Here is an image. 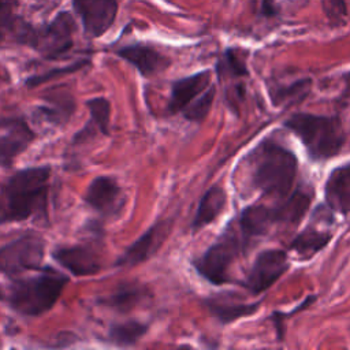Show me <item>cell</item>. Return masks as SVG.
Here are the masks:
<instances>
[{
  "label": "cell",
  "instance_id": "29",
  "mask_svg": "<svg viewBox=\"0 0 350 350\" xmlns=\"http://www.w3.org/2000/svg\"><path fill=\"white\" fill-rule=\"evenodd\" d=\"M215 86H209L196 101H193L182 113L190 122H201L209 113L215 100Z\"/></svg>",
  "mask_w": 350,
  "mask_h": 350
},
{
  "label": "cell",
  "instance_id": "17",
  "mask_svg": "<svg viewBox=\"0 0 350 350\" xmlns=\"http://www.w3.org/2000/svg\"><path fill=\"white\" fill-rule=\"evenodd\" d=\"M116 53L118 56L129 62L131 66H134L144 77H150L160 72L170 63V60L165 56H163L159 51L144 44L122 46L116 51Z\"/></svg>",
  "mask_w": 350,
  "mask_h": 350
},
{
  "label": "cell",
  "instance_id": "11",
  "mask_svg": "<svg viewBox=\"0 0 350 350\" xmlns=\"http://www.w3.org/2000/svg\"><path fill=\"white\" fill-rule=\"evenodd\" d=\"M170 232V220H161L154 223L124 250V253L116 260L115 264L119 267H133L146 261L161 247Z\"/></svg>",
  "mask_w": 350,
  "mask_h": 350
},
{
  "label": "cell",
  "instance_id": "28",
  "mask_svg": "<svg viewBox=\"0 0 350 350\" xmlns=\"http://www.w3.org/2000/svg\"><path fill=\"white\" fill-rule=\"evenodd\" d=\"M217 74L220 78H235V77H245L247 75V68L245 62L237 55L235 51L227 49L220 60L217 62Z\"/></svg>",
  "mask_w": 350,
  "mask_h": 350
},
{
  "label": "cell",
  "instance_id": "4",
  "mask_svg": "<svg viewBox=\"0 0 350 350\" xmlns=\"http://www.w3.org/2000/svg\"><path fill=\"white\" fill-rule=\"evenodd\" d=\"M40 271L38 275L14 280L10 287V305L23 316L37 317L52 309L68 282L66 275L51 267Z\"/></svg>",
  "mask_w": 350,
  "mask_h": 350
},
{
  "label": "cell",
  "instance_id": "23",
  "mask_svg": "<svg viewBox=\"0 0 350 350\" xmlns=\"http://www.w3.org/2000/svg\"><path fill=\"white\" fill-rule=\"evenodd\" d=\"M148 297V290L137 283H122L107 298L105 304L120 313H127Z\"/></svg>",
  "mask_w": 350,
  "mask_h": 350
},
{
  "label": "cell",
  "instance_id": "6",
  "mask_svg": "<svg viewBox=\"0 0 350 350\" xmlns=\"http://www.w3.org/2000/svg\"><path fill=\"white\" fill-rule=\"evenodd\" d=\"M75 22L71 14L60 11L56 16L42 25L29 30L25 45L33 48L48 59H55L68 52L74 45Z\"/></svg>",
  "mask_w": 350,
  "mask_h": 350
},
{
  "label": "cell",
  "instance_id": "3",
  "mask_svg": "<svg viewBox=\"0 0 350 350\" xmlns=\"http://www.w3.org/2000/svg\"><path fill=\"white\" fill-rule=\"evenodd\" d=\"M284 126L301 139L314 161L335 157L345 145V130L340 119L335 116L298 112L291 115Z\"/></svg>",
  "mask_w": 350,
  "mask_h": 350
},
{
  "label": "cell",
  "instance_id": "30",
  "mask_svg": "<svg viewBox=\"0 0 350 350\" xmlns=\"http://www.w3.org/2000/svg\"><path fill=\"white\" fill-rule=\"evenodd\" d=\"M86 64H89V60L86 59H82V60H78L75 63H71L68 66H64V67H56V68H52L44 74H40V75H31L26 79L25 85L29 86V88H36V86H40L42 83H46L57 77H62V75H68V74H72L81 68H83Z\"/></svg>",
  "mask_w": 350,
  "mask_h": 350
},
{
  "label": "cell",
  "instance_id": "13",
  "mask_svg": "<svg viewBox=\"0 0 350 350\" xmlns=\"http://www.w3.org/2000/svg\"><path fill=\"white\" fill-rule=\"evenodd\" d=\"M52 257L59 265L75 276L94 275L101 268L98 254L86 245L59 246L52 252Z\"/></svg>",
  "mask_w": 350,
  "mask_h": 350
},
{
  "label": "cell",
  "instance_id": "12",
  "mask_svg": "<svg viewBox=\"0 0 350 350\" xmlns=\"http://www.w3.org/2000/svg\"><path fill=\"white\" fill-rule=\"evenodd\" d=\"M85 202L105 216L116 215L124 204V197L118 182L108 175L94 178L83 196Z\"/></svg>",
  "mask_w": 350,
  "mask_h": 350
},
{
  "label": "cell",
  "instance_id": "22",
  "mask_svg": "<svg viewBox=\"0 0 350 350\" xmlns=\"http://www.w3.org/2000/svg\"><path fill=\"white\" fill-rule=\"evenodd\" d=\"M205 305L211 313L224 324L231 323L239 317L249 316L258 309V304H241L237 301L226 299L224 297L209 298L205 301Z\"/></svg>",
  "mask_w": 350,
  "mask_h": 350
},
{
  "label": "cell",
  "instance_id": "26",
  "mask_svg": "<svg viewBox=\"0 0 350 350\" xmlns=\"http://www.w3.org/2000/svg\"><path fill=\"white\" fill-rule=\"evenodd\" d=\"M148 331V325L135 320L112 324L109 328V340L118 346H131L137 343Z\"/></svg>",
  "mask_w": 350,
  "mask_h": 350
},
{
  "label": "cell",
  "instance_id": "21",
  "mask_svg": "<svg viewBox=\"0 0 350 350\" xmlns=\"http://www.w3.org/2000/svg\"><path fill=\"white\" fill-rule=\"evenodd\" d=\"M331 238L332 234L328 231H321L314 227H306L291 241L290 249L306 260L324 249L329 243Z\"/></svg>",
  "mask_w": 350,
  "mask_h": 350
},
{
  "label": "cell",
  "instance_id": "15",
  "mask_svg": "<svg viewBox=\"0 0 350 350\" xmlns=\"http://www.w3.org/2000/svg\"><path fill=\"white\" fill-rule=\"evenodd\" d=\"M275 223H278L275 208L264 205H250L241 212L235 227L247 246V243L253 238L267 234Z\"/></svg>",
  "mask_w": 350,
  "mask_h": 350
},
{
  "label": "cell",
  "instance_id": "18",
  "mask_svg": "<svg viewBox=\"0 0 350 350\" xmlns=\"http://www.w3.org/2000/svg\"><path fill=\"white\" fill-rule=\"evenodd\" d=\"M16 8L15 0H0V45L7 42L25 45L31 25L18 15Z\"/></svg>",
  "mask_w": 350,
  "mask_h": 350
},
{
  "label": "cell",
  "instance_id": "10",
  "mask_svg": "<svg viewBox=\"0 0 350 350\" xmlns=\"http://www.w3.org/2000/svg\"><path fill=\"white\" fill-rule=\"evenodd\" d=\"M36 135L22 118L0 119V165L8 168L23 153Z\"/></svg>",
  "mask_w": 350,
  "mask_h": 350
},
{
  "label": "cell",
  "instance_id": "9",
  "mask_svg": "<svg viewBox=\"0 0 350 350\" xmlns=\"http://www.w3.org/2000/svg\"><path fill=\"white\" fill-rule=\"evenodd\" d=\"M288 269L287 253L280 249H269L261 252L246 280V288L253 294H260L269 288Z\"/></svg>",
  "mask_w": 350,
  "mask_h": 350
},
{
  "label": "cell",
  "instance_id": "25",
  "mask_svg": "<svg viewBox=\"0 0 350 350\" xmlns=\"http://www.w3.org/2000/svg\"><path fill=\"white\" fill-rule=\"evenodd\" d=\"M309 205L310 196L308 193L301 190L290 193V197H286L284 201L275 208L278 223L297 224L308 212Z\"/></svg>",
  "mask_w": 350,
  "mask_h": 350
},
{
  "label": "cell",
  "instance_id": "19",
  "mask_svg": "<svg viewBox=\"0 0 350 350\" xmlns=\"http://www.w3.org/2000/svg\"><path fill=\"white\" fill-rule=\"evenodd\" d=\"M90 120L83 129H81L72 138V142H85L90 139L94 134L101 133L103 135L109 134V115L111 104L105 97H93L86 103Z\"/></svg>",
  "mask_w": 350,
  "mask_h": 350
},
{
  "label": "cell",
  "instance_id": "5",
  "mask_svg": "<svg viewBox=\"0 0 350 350\" xmlns=\"http://www.w3.org/2000/svg\"><path fill=\"white\" fill-rule=\"evenodd\" d=\"M246 249V243L241 238L232 223L226 228L221 237L198 258L193 260L196 271L212 284H224L228 282V271L235 257Z\"/></svg>",
  "mask_w": 350,
  "mask_h": 350
},
{
  "label": "cell",
  "instance_id": "16",
  "mask_svg": "<svg viewBox=\"0 0 350 350\" xmlns=\"http://www.w3.org/2000/svg\"><path fill=\"white\" fill-rule=\"evenodd\" d=\"M327 206L340 215L350 213V163L335 167L325 182Z\"/></svg>",
  "mask_w": 350,
  "mask_h": 350
},
{
  "label": "cell",
  "instance_id": "31",
  "mask_svg": "<svg viewBox=\"0 0 350 350\" xmlns=\"http://www.w3.org/2000/svg\"><path fill=\"white\" fill-rule=\"evenodd\" d=\"M323 11L332 25H342L347 16L345 0H323Z\"/></svg>",
  "mask_w": 350,
  "mask_h": 350
},
{
  "label": "cell",
  "instance_id": "32",
  "mask_svg": "<svg viewBox=\"0 0 350 350\" xmlns=\"http://www.w3.org/2000/svg\"><path fill=\"white\" fill-rule=\"evenodd\" d=\"M4 298V294H3V291H1V288H0V299H3Z\"/></svg>",
  "mask_w": 350,
  "mask_h": 350
},
{
  "label": "cell",
  "instance_id": "7",
  "mask_svg": "<svg viewBox=\"0 0 350 350\" xmlns=\"http://www.w3.org/2000/svg\"><path fill=\"white\" fill-rule=\"evenodd\" d=\"M45 243L33 234L23 235L0 247V272L16 276L27 271H38L44 260Z\"/></svg>",
  "mask_w": 350,
  "mask_h": 350
},
{
  "label": "cell",
  "instance_id": "14",
  "mask_svg": "<svg viewBox=\"0 0 350 350\" xmlns=\"http://www.w3.org/2000/svg\"><path fill=\"white\" fill-rule=\"evenodd\" d=\"M211 79H212L211 71L204 70L175 81L171 86L168 112L170 113L183 112L193 101H196L211 86Z\"/></svg>",
  "mask_w": 350,
  "mask_h": 350
},
{
  "label": "cell",
  "instance_id": "1",
  "mask_svg": "<svg viewBox=\"0 0 350 350\" xmlns=\"http://www.w3.org/2000/svg\"><path fill=\"white\" fill-rule=\"evenodd\" d=\"M51 167L38 165L16 171L0 191V223L23 221L46 211Z\"/></svg>",
  "mask_w": 350,
  "mask_h": 350
},
{
  "label": "cell",
  "instance_id": "27",
  "mask_svg": "<svg viewBox=\"0 0 350 350\" xmlns=\"http://www.w3.org/2000/svg\"><path fill=\"white\" fill-rule=\"evenodd\" d=\"M310 90V79H301L290 86H283L278 88L276 92H272V101L275 104H282V103H299L304 100V97L309 93Z\"/></svg>",
  "mask_w": 350,
  "mask_h": 350
},
{
  "label": "cell",
  "instance_id": "8",
  "mask_svg": "<svg viewBox=\"0 0 350 350\" xmlns=\"http://www.w3.org/2000/svg\"><path fill=\"white\" fill-rule=\"evenodd\" d=\"M85 34L97 38L105 34L118 15V0H71Z\"/></svg>",
  "mask_w": 350,
  "mask_h": 350
},
{
  "label": "cell",
  "instance_id": "24",
  "mask_svg": "<svg viewBox=\"0 0 350 350\" xmlns=\"http://www.w3.org/2000/svg\"><path fill=\"white\" fill-rule=\"evenodd\" d=\"M46 105L37 108V113L40 115V118L55 126L64 124L75 109V103L72 97L67 94H55L52 97H46Z\"/></svg>",
  "mask_w": 350,
  "mask_h": 350
},
{
  "label": "cell",
  "instance_id": "2",
  "mask_svg": "<svg viewBox=\"0 0 350 350\" xmlns=\"http://www.w3.org/2000/svg\"><path fill=\"white\" fill-rule=\"evenodd\" d=\"M252 179L254 186L265 196L286 198L298 172L295 154L280 144L264 139L250 153Z\"/></svg>",
  "mask_w": 350,
  "mask_h": 350
},
{
  "label": "cell",
  "instance_id": "33",
  "mask_svg": "<svg viewBox=\"0 0 350 350\" xmlns=\"http://www.w3.org/2000/svg\"><path fill=\"white\" fill-rule=\"evenodd\" d=\"M1 81H3V74H1V71H0V83H1Z\"/></svg>",
  "mask_w": 350,
  "mask_h": 350
},
{
  "label": "cell",
  "instance_id": "20",
  "mask_svg": "<svg viewBox=\"0 0 350 350\" xmlns=\"http://www.w3.org/2000/svg\"><path fill=\"white\" fill-rule=\"evenodd\" d=\"M226 201H227L226 191L220 186L209 187L200 200L197 212L191 223V230L197 232L205 226L215 221L219 217V215L223 212Z\"/></svg>",
  "mask_w": 350,
  "mask_h": 350
}]
</instances>
